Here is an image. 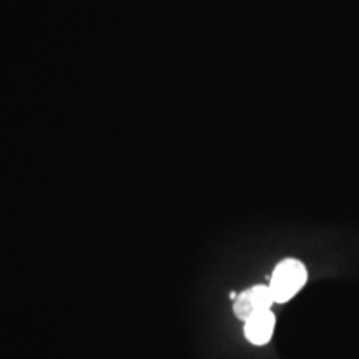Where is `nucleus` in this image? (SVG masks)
Wrapping results in <instances>:
<instances>
[{
	"mask_svg": "<svg viewBox=\"0 0 359 359\" xmlns=\"http://www.w3.org/2000/svg\"><path fill=\"white\" fill-rule=\"evenodd\" d=\"M308 281V269L296 258H286L276 264L269 281L275 303H286L293 299Z\"/></svg>",
	"mask_w": 359,
	"mask_h": 359,
	"instance_id": "1",
	"label": "nucleus"
},
{
	"mask_svg": "<svg viewBox=\"0 0 359 359\" xmlns=\"http://www.w3.org/2000/svg\"><path fill=\"white\" fill-rule=\"evenodd\" d=\"M273 304H275V298H273L269 286L255 285L236 296L235 303H233V313L238 320L246 321L255 313L271 309Z\"/></svg>",
	"mask_w": 359,
	"mask_h": 359,
	"instance_id": "2",
	"label": "nucleus"
},
{
	"mask_svg": "<svg viewBox=\"0 0 359 359\" xmlns=\"http://www.w3.org/2000/svg\"><path fill=\"white\" fill-rule=\"evenodd\" d=\"M276 326V316L271 309L255 313L245 321V338L255 346H264L273 338Z\"/></svg>",
	"mask_w": 359,
	"mask_h": 359,
	"instance_id": "3",
	"label": "nucleus"
}]
</instances>
